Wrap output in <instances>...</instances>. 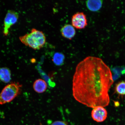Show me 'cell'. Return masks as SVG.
<instances>
[{
	"label": "cell",
	"mask_w": 125,
	"mask_h": 125,
	"mask_svg": "<svg viewBox=\"0 0 125 125\" xmlns=\"http://www.w3.org/2000/svg\"><path fill=\"white\" fill-rule=\"evenodd\" d=\"M103 1L101 0H88L86 1L87 7L91 11H97L102 7Z\"/></svg>",
	"instance_id": "cell-8"
},
{
	"label": "cell",
	"mask_w": 125,
	"mask_h": 125,
	"mask_svg": "<svg viewBox=\"0 0 125 125\" xmlns=\"http://www.w3.org/2000/svg\"><path fill=\"white\" fill-rule=\"evenodd\" d=\"M18 18V13L17 12L13 10L8 11L4 21L3 33L5 36L8 35L9 29L17 22Z\"/></svg>",
	"instance_id": "cell-4"
},
{
	"label": "cell",
	"mask_w": 125,
	"mask_h": 125,
	"mask_svg": "<svg viewBox=\"0 0 125 125\" xmlns=\"http://www.w3.org/2000/svg\"><path fill=\"white\" fill-rule=\"evenodd\" d=\"M19 39L23 44L35 50L43 47L46 41L43 32L34 28L31 30V32L20 37Z\"/></svg>",
	"instance_id": "cell-2"
},
{
	"label": "cell",
	"mask_w": 125,
	"mask_h": 125,
	"mask_svg": "<svg viewBox=\"0 0 125 125\" xmlns=\"http://www.w3.org/2000/svg\"><path fill=\"white\" fill-rule=\"evenodd\" d=\"M61 32L62 36L70 40H71L76 34V31L74 27L69 24L63 26L61 30Z\"/></svg>",
	"instance_id": "cell-7"
},
{
	"label": "cell",
	"mask_w": 125,
	"mask_h": 125,
	"mask_svg": "<svg viewBox=\"0 0 125 125\" xmlns=\"http://www.w3.org/2000/svg\"><path fill=\"white\" fill-rule=\"evenodd\" d=\"M47 85L45 81L41 79H38L34 82L33 88L36 93H44L47 89Z\"/></svg>",
	"instance_id": "cell-9"
},
{
	"label": "cell",
	"mask_w": 125,
	"mask_h": 125,
	"mask_svg": "<svg viewBox=\"0 0 125 125\" xmlns=\"http://www.w3.org/2000/svg\"><path fill=\"white\" fill-rule=\"evenodd\" d=\"M115 93L119 96L123 97L125 95V81H122L115 84Z\"/></svg>",
	"instance_id": "cell-11"
},
{
	"label": "cell",
	"mask_w": 125,
	"mask_h": 125,
	"mask_svg": "<svg viewBox=\"0 0 125 125\" xmlns=\"http://www.w3.org/2000/svg\"><path fill=\"white\" fill-rule=\"evenodd\" d=\"M51 125H68V123L65 121H57L54 122Z\"/></svg>",
	"instance_id": "cell-13"
},
{
	"label": "cell",
	"mask_w": 125,
	"mask_h": 125,
	"mask_svg": "<svg viewBox=\"0 0 125 125\" xmlns=\"http://www.w3.org/2000/svg\"><path fill=\"white\" fill-rule=\"evenodd\" d=\"M107 112L104 107L97 106L93 108L91 112V116L94 121L98 123L105 121L107 116Z\"/></svg>",
	"instance_id": "cell-6"
},
{
	"label": "cell",
	"mask_w": 125,
	"mask_h": 125,
	"mask_svg": "<svg viewBox=\"0 0 125 125\" xmlns=\"http://www.w3.org/2000/svg\"><path fill=\"white\" fill-rule=\"evenodd\" d=\"M11 79V73L10 70L7 67L0 68V80L1 82L7 83Z\"/></svg>",
	"instance_id": "cell-10"
},
{
	"label": "cell",
	"mask_w": 125,
	"mask_h": 125,
	"mask_svg": "<svg viewBox=\"0 0 125 125\" xmlns=\"http://www.w3.org/2000/svg\"><path fill=\"white\" fill-rule=\"evenodd\" d=\"M114 82L110 69L102 59L89 56L76 67L73 80V96L88 107H106L110 102L109 91Z\"/></svg>",
	"instance_id": "cell-1"
},
{
	"label": "cell",
	"mask_w": 125,
	"mask_h": 125,
	"mask_svg": "<svg viewBox=\"0 0 125 125\" xmlns=\"http://www.w3.org/2000/svg\"><path fill=\"white\" fill-rule=\"evenodd\" d=\"M64 55L61 53L57 52L54 53L52 57V61L57 66H61L63 64L64 61Z\"/></svg>",
	"instance_id": "cell-12"
},
{
	"label": "cell",
	"mask_w": 125,
	"mask_h": 125,
	"mask_svg": "<svg viewBox=\"0 0 125 125\" xmlns=\"http://www.w3.org/2000/svg\"><path fill=\"white\" fill-rule=\"evenodd\" d=\"M22 87L18 82H12L6 85L0 93V104L13 101L21 94Z\"/></svg>",
	"instance_id": "cell-3"
},
{
	"label": "cell",
	"mask_w": 125,
	"mask_h": 125,
	"mask_svg": "<svg viewBox=\"0 0 125 125\" xmlns=\"http://www.w3.org/2000/svg\"><path fill=\"white\" fill-rule=\"evenodd\" d=\"M72 26L77 29L85 28L87 25L86 15L83 12H78L73 15L72 18Z\"/></svg>",
	"instance_id": "cell-5"
}]
</instances>
